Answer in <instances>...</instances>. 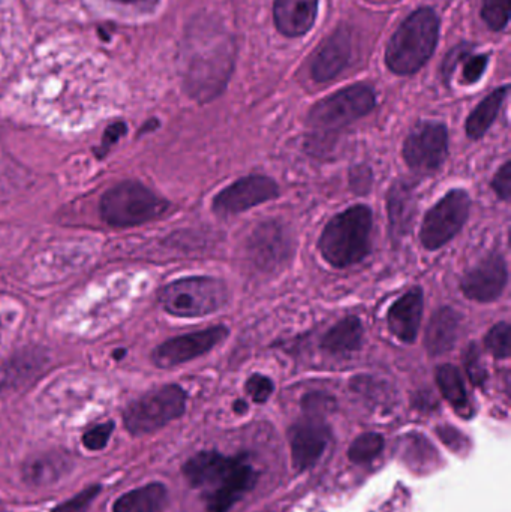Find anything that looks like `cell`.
<instances>
[{
  "label": "cell",
  "mask_w": 511,
  "mask_h": 512,
  "mask_svg": "<svg viewBox=\"0 0 511 512\" xmlns=\"http://www.w3.org/2000/svg\"><path fill=\"white\" fill-rule=\"evenodd\" d=\"M186 92L209 102L224 92L234 68L233 36L216 23L195 24L185 45Z\"/></svg>",
  "instance_id": "6da1fadb"
},
{
  "label": "cell",
  "mask_w": 511,
  "mask_h": 512,
  "mask_svg": "<svg viewBox=\"0 0 511 512\" xmlns=\"http://www.w3.org/2000/svg\"><path fill=\"white\" fill-rule=\"evenodd\" d=\"M183 475L195 489L204 490L209 512H227L254 489L257 472L248 457H227L218 451H201L183 466Z\"/></svg>",
  "instance_id": "7a4b0ae2"
},
{
  "label": "cell",
  "mask_w": 511,
  "mask_h": 512,
  "mask_svg": "<svg viewBox=\"0 0 511 512\" xmlns=\"http://www.w3.org/2000/svg\"><path fill=\"white\" fill-rule=\"evenodd\" d=\"M372 210L368 206L350 207L330 219L321 234L318 249L336 268L359 264L371 252Z\"/></svg>",
  "instance_id": "3957f363"
},
{
  "label": "cell",
  "mask_w": 511,
  "mask_h": 512,
  "mask_svg": "<svg viewBox=\"0 0 511 512\" xmlns=\"http://www.w3.org/2000/svg\"><path fill=\"white\" fill-rule=\"evenodd\" d=\"M440 20L434 9L420 8L398 27L386 50V63L398 75L416 74L434 54Z\"/></svg>",
  "instance_id": "277c9868"
},
{
  "label": "cell",
  "mask_w": 511,
  "mask_h": 512,
  "mask_svg": "<svg viewBox=\"0 0 511 512\" xmlns=\"http://www.w3.org/2000/svg\"><path fill=\"white\" fill-rule=\"evenodd\" d=\"M170 210L168 201L138 182H123L108 189L101 200V216L116 228L137 227L161 218Z\"/></svg>",
  "instance_id": "5b68a950"
},
{
  "label": "cell",
  "mask_w": 511,
  "mask_h": 512,
  "mask_svg": "<svg viewBox=\"0 0 511 512\" xmlns=\"http://www.w3.org/2000/svg\"><path fill=\"white\" fill-rule=\"evenodd\" d=\"M162 306L177 318H200L227 306L230 291L215 277H185L162 289Z\"/></svg>",
  "instance_id": "8992f818"
},
{
  "label": "cell",
  "mask_w": 511,
  "mask_h": 512,
  "mask_svg": "<svg viewBox=\"0 0 511 512\" xmlns=\"http://www.w3.org/2000/svg\"><path fill=\"white\" fill-rule=\"evenodd\" d=\"M375 102L371 87L354 84L317 102L308 114L309 128L318 134H332L371 113Z\"/></svg>",
  "instance_id": "52a82bcc"
},
{
  "label": "cell",
  "mask_w": 511,
  "mask_h": 512,
  "mask_svg": "<svg viewBox=\"0 0 511 512\" xmlns=\"http://www.w3.org/2000/svg\"><path fill=\"white\" fill-rule=\"evenodd\" d=\"M186 393L179 385H164L141 396L123 412L128 432L149 435L185 414Z\"/></svg>",
  "instance_id": "ba28073f"
},
{
  "label": "cell",
  "mask_w": 511,
  "mask_h": 512,
  "mask_svg": "<svg viewBox=\"0 0 511 512\" xmlns=\"http://www.w3.org/2000/svg\"><path fill=\"white\" fill-rule=\"evenodd\" d=\"M471 198L464 189L447 192L423 219L420 242L428 251L444 248L458 236L470 216Z\"/></svg>",
  "instance_id": "9c48e42d"
},
{
  "label": "cell",
  "mask_w": 511,
  "mask_h": 512,
  "mask_svg": "<svg viewBox=\"0 0 511 512\" xmlns=\"http://www.w3.org/2000/svg\"><path fill=\"white\" fill-rule=\"evenodd\" d=\"M449 155V131L440 122H422L410 132L402 156L411 171L429 176L441 170Z\"/></svg>",
  "instance_id": "30bf717a"
},
{
  "label": "cell",
  "mask_w": 511,
  "mask_h": 512,
  "mask_svg": "<svg viewBox=\"0 0 511 512\" xmlns=\"http://www.w3.org/2000/svg\"><path fill=\"white\" fill-rule=\"evenodd\" d=\"M279 197V186L266 176H248L222 189L212 203L213 212L221 218L240 215Z\"/></svg>",
  "instance_id": "8fae6325"
},
{
  "label": "cell",
  "mask_w": 511,
  "mask_h": 512,
  "mask_svg": "<svg viewBox=\"0 0 511 512\" xmlns=\"http://www.w3.org/2000/svg\"><path fill=\"white\" fill-rule=\"evenodd\" d=\"M248 252L258 270L275 273L293 259V237L281 222L267 221L255 228Z\"/></svg>",
  "instance_id": "7c38bea8"
},
{
  "label": "cell",
  "mask_w": 511,
  "mask_h": 512,
  "mask_svg": "<svg viewBox=\"0 0 511 512\" xmlns=\"http://www.w3.org/2000/svg\"><path fill=\"white\" fill-rule=\"evenodd\" d=\"M228 334H230V331L227 327L215 325V327L207 328V330L173 337V339L161 343L153 351L152 361L155 366L162 367V369L188 363V361L195 360V358L212 351L219 343L227 339Z\"/></svg>",
  "instance_id": "4fadbf2b"
},
{
  "label": "cell",
  "mask_w": 511,
  "mask_h": 512,
  "mask_svg": "<svg viewBox=\"0 0 511 512\" xmlns=\"http://www.w3.org/2000/svg\"><path fill=\"white\" fill-rule=\"evenodd\" d=\"M288 439L293 468L297 472H305L314 468L326 451L330 441L329 426L324 423L323 417L306 415L290 427Z\"/></svg>",
  "instance_id": "5bb4252c"
},
{
  "label": "cell",
  "mask_w": 511,
  "mask_h": 512,
  "mask_svg": "<svg viewBox=\"0 0 511 512\" xmlns=\"http://www.w3.org/2000/svg\"><path fill=\"white\" fill-rule=\"evenodd\" d=\"M509 283V267L501 254L483 258L461 280V291L468 300L492 303L503 295Z\"/></svg>",
  "instance_id": "9a60e30c"
},
{
  "label": "cell",
  "mask_w": 511,
  "mask_h": 512,
  "mask_svg": "<svg viewBox=\"0 0 511 512\" xmlns=\"http://www.w3.org/2000/svg\"><path fill=\"white\" fill-rule=\"evenodd\" d=\"M387 213L390 236L398 243L411 233L417 215L416 183L413 180L402 177L390 186L387 194Z\"/></svg>",
  "instance_id": "2e32d148"
},
{
  "label": "cell",
  "mask_w": 511,
  "mask_h": 512,
  "mask_svg": "<svg viewBox=\"0 0 511 512\" xmlns=\"http://www.w3.org/2000/svg\"><path fill=\"white\" fill-rule=\"evenodd\" d=\"M423 303H425L423 289L413 288L390 307L389 316H387L390 331L401 342L413 343L417 339L420 324H422Z\"/></svg>",
  "instance_id": "e0dca14e"
},
{
  "label": "cell",
  "mask_w": 511,
  "mask_h": 512,
  "mask_svg": "<svg viewBox=\"0 0 511 512\" xmlns=\"http://www.w3.org/2000/svg\"><path fill=\"white\" fill-rule=\"evenodd\" d=\"M351 38L344 29L333 33L312 60V78L317 83H326L338 77L350 62Z\"/></svg>",
  "instance_id": "ac0fdd59"
},
{
  "label": "cell",
  "mask_w": 511,
  "mask_h": 512,
  "mask_svg": "<svg viewBox=\"0 0 511 512\" xmlns=\"http://www.w3.org/2000/svg\"><path fill=\"white\" fill-rule=\"evenodd\" d=\"M318 0H275L273 17L282 35L296 38L308 33L317 20Z\"/></svg>",
  "instance_id": "d6986e66"
},
{
  "label": "cell",
  "mask_w": 511,
  "mask_h": 512,
  "mask_svg": "<svg viewBox=\"0 0 511 512\" xmlns=\"http://www.w3.org/2000/svg\"><path fill=\"white\" fill-rule=\"evenodd\" d=\"M462 315L453 307H441L432 315L426 330L425 346L432 357L455 348L461 334Z\"/></svg>",
  "instance_id": "ffe728a7"
},
{
  "label": "cell",
  "mask_w": 511,
  "mask_h": 512,
  "mask_svg": "<svg viewBox=\"0 0 511 512\" xmlns=\"http://www.w3.org/2000/svg\"><path fill=\"white\" fill-rule=\"evenodd\" d=\"M362 343V321L357 316H347L324 334L321 348L332 355H348L359 351Z\"/></svg>",
  "instance_id": "44dd1931"
},
{
  "label": "cell",
  "mask_w": 511,
  "mask_h": 512,
  "mask_svg": "<svg viewBox=\"0 0 511 512\" xmlns=\"http://www.w3.org/2000/svg\"><path fill=\"white\" fill-rule=\"evenodd\" d=\"M167 502V487L152 483L120 496L114 502L113 512H161L167 507Z\"/></svg>",
  "instance_id": "7402d4cb"
},
{
  "label": "cell",
  "mask_w": 511,
  "mask_h": 512,
  "mask_svg": "<svg viewBox=\"0 0 511 512\" xmlns=\"http://www.w3.org/2000/svg\"><path fill=\"white\" fill-rule=\"evenodd\" d=\"M509 89V86L500 87V89L494 90L488 98L483 99L477 105L476 110L470 114V117L467 119V125H465L468 138L480 140L489 131L492 123L497 119L507 95H509Z\"/></svg>",
  "instance_id": "603a6c76"
},
{
  "label": "cell",
  "mask_w": 511,
  "mask_h": 512,
  "mask_svg": "<svg viewBox=\"0 0 511 512\" xmlns=\"http://www.w3.org/2000/svg\"><path fill=\"white\" fill-rule=\"evenodd\" d=\"M438 387L443 393L444 399L459 412L465 415L470 412V400H468L467 388L461 370L453 364H443L435 372Z\"/></svg>",
  "instance_id": "cb8c5ba5"
},
{
  "label": "cell",
  "mask_w": 511,
  "mask_h": 512,
  "mask_svg": "<svg viewBox=\"0 0 511 512\" xmlns=\"http://www.w3.org/2000/svg\"><path fill=\"white\" fill-rule=\"evenodd\" d=\"M68 468L69 463L65 457L47 454L27 462L23 468V477L32 486H48L59 480Z\"/></svg>",
  "instance_id": "d4e9b609"
},
{
  "label": "cell",
  "mask_w": 511,
  "mask_h": 512,
  "mask_svg": "<svg viewBox=\"0 0 511 512\" xmlns=\"http://www.w3.org/2000/svg\"><path fill=\"white\" fill-rule=\"evenodd\" d=\"M384 445H386V442H384L383 436L378 435V433H365V435H360L359 438L354 439L350 450H348V457L356 465H363V463H369L377 459L383 453Z\"/></svg>",
  "instance_id": "484cf974"
},
{
  "label": "cell",
  "mask_w": 511,
  "mask_h": 512,
  "mask_svg": "<svg viewBox=\"0 0 511 512\" xmlns=\"http://www.w3.org/2000/svg\"><path fill=\"white\" fill-rule=\"evenodd\" d=\"M482 17L495 32L509 24L510 0H483Z\"/></svg>",
  "instance_id": "4316f807"
},
{
  "label": "cell",
  "mask_w": 511,
  "mask_h": 512,
  "mask_svg": "<svg viewBox=\"0 0 511 512\" xmlns=\"http://www.w3.org/2000/svg\"><path fill=\"white\" fill-rule=\"evenodd\" d=\"M485 346L495 358L510 357V325L507 322H500V324L494 325L486 334Z\"/></svg>",
  "instance_id": "83f0119b"
},
{
  "label": "cell",
  "mask_w": 511,
  "mask_h": 512,
  "mask_svg": "<svg viewBox=\"0 0 511 512\" xmlns=\"http://www.w3.org/2000/svg\"><path fill=\"white\" fill-rule=\"evenodd\" d=\"M462 358H464L465 370H467V375L470 376V381L477 387H482L488 379V370L483 364L479 348L473 343V345L468 346Z\"/></svg>",
  "instance_id": "f1b7e54d"
},
{
  "label": "cell",
  "mask_w": 511,
  "mask_h": 512,
  "mask_svg": "<svg viewBox=\"0 0 511 512\" xmlns=\"http://www.w3.org/2000/svg\"><path fill=\"white\" fill-rule=\"evenodd\" d=\"M303 411L306 415L323 417L335 409L336 402L332 396L326 393H309L302 400Z\"/></svg>",
  "instance_id": "f546056e"
},
{
  "label": "cell",
  "mask_w": 511,
  "mask_h": 512,
  "mask_svg": "<svg viewBox=\"0 0 511 512\" xmlns=\"http://www.w3.org/2000/svg\"><path fill=\"white\" fill-rule=\"evenodd\" d=\"M99 493H101V487H87L83 492L78 493L77 496L66 501L65 504L57 505L51 512H86Z\"/></svg>",
  "instance_id": "4dcf8cb0"
},
{
  "label": "cell",
  "mask_w": 511,
  "mask_h": 512,
  "mask_svg": "<svg viewBox=\"0 0 511 512\" xmlns=\"http://www.w3.org/2000/svg\"><path fill=\"white\" fill-rule=\"evenodd\" d=\"M114 423L99 424V426L90 429L83 436V445L90 451H101L107 447L110 436L113 435Z\"/></svg>",
  "instance_id": "1f68e13d"
},
{
  "label": "cell",
  "mask_w": 511,
  "mask_h": 512,
  "mask_svg": "<svg viewBox=\"0 0 511 512\" xmlns=\"http://www.w3.org/2000/svg\"><path fill=\"white\" fill-rule=\"evenodd\" d=\"M245 390L254 402L266 403L273 394L272 379L264 375H252L246 381Z\"/></svg>",
  "instance_id": "d6a6232c"
},
{
  "label": "cell",
  "mask_w": 511,
  "mask_h": 512,
  "mask_svg": "<svg viewBox=\"0 0 511 512\" xmlns=\"http://www.w3.org/2000/svg\"><path fill=\"white\" fill-rule=\"evenodd\" d=\"M465 59H467V62H465L464 71H462V80L465 81V84L477 83L488 68L489 57L486 54H480V56H467Z\"/></svg>",
  "instance_id": "836d02e7"
},
{
  "label": "cell",
  "mask_w": 511,
  "mask_h": 512,
  "mask_svg": "<svg viewBox=\"0 0 511 512\" xmlns=\"http://www.w3.org/2000/svg\"><path fill=\"white\" fill-rule=\"evenodd\" d=\"M492 189L500 200L509 201L511 197V162L507 161L495 174Z\"/></svg>",
  "instance_id": "e575fe53"
},
{
  "label": "cell",
  "mask_w": 511,
  "mask_h": 512,
  "mask_svg": "<svg viewBox=\"0 0 511 512\" xmlns=\"http://www.w3.org/2000/svg\"><path fill=\"white\" fill-rule=\"evenodd\" d=\"M125 134V123H114V125H111L110 128L105 131L104 138H102V143L101 146H99L98 152H96V156H98V158H104V156L110 152L111 147Z\"/></svg>",
  "instance_id": "d590c367"
},
{
  "label": "cell",
  "mask_w": 511,
  "mask_h": 512,
  "mask_svg": "<svg viewBox=\"0 0 511 512\" xmlns=\"http://www.w3.org/2000/svg\"><path fill=\"white\" fill-rule=\"evenodd\" d=\"M107 2L135 12H153L159 5V0H107Z\"/></svg>",
  "instance_id": "8d00e7d4"
},
{
  "label": "cell",
  "mask_w": 511,
  "mask_h": 512,
  "mask_svg": "<svg viewBox=\"0 0 511 512\" xmlns=\"http://www.w3.org/2000/svg\"><path fill=\"white\" fill-rule=\"evenodd\" d=\"M234 411H236L237 414H245V412L248 411V405H246L243 400H237V402L234 403Z\"/></svg>",
  "instance_id": "74e56055"
}]
</instances>
